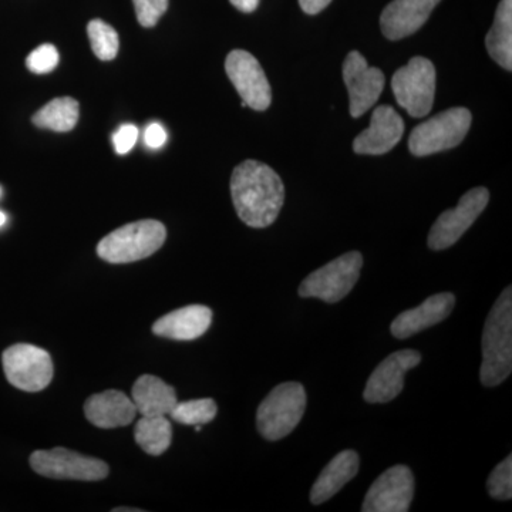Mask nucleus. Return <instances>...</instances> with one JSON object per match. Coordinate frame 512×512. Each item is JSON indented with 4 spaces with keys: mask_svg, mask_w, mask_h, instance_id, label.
<instances>
[{
    "mask_svg": "<svg viewBox=\"0 0 512 512\" xmlns=\"http://www.w3.org/2000/svg\"><path fill=\"white\" fill-rule=\"evenodd\" d=\"M217 413L218 407L214 400L197 399L175 404L170 416L174 421L185 426H204L211 423Z\"/></svg>",
    "mask_w": 512,
    "mask_h": 512,
    "instance_id": "a878e982",
    "label": "nucleus"
},
{
    "mask_svg": "<svg viewBox=\"0 0 512 512\" xmlns=\"http://www.w3.org/2000/svg\"><path fill=\"white\" fill-rule=\"evenodd\" d=\"M60 56L59 52L53 45H42L36 47L32 53L26 59V66L32 73L45 74L53 72L59 64Z\"/></svg>",
    "mask_w": 512,
    "mask_h": 512,
    "instance_id": "cd10ccee",
    "label": "nucleus"
},
{
    "mask_svg": "<svg viewBox=\"0 0 512 512\" xmlns=\"http://www.w3.org/2000/svg\"><path fill=\"white\" fill-rule=\"evenodd\" d=\"M441 0H393L380 16V29L389 40H400L416 33L429 20Z\"/></svg>",
    "mask_w": 512,
    "mask_h": 512,
    "instance_id": "dca6fc26",
    "label": "nucleus"
},
{
    "mask_svg": "<svg viewBox=\"0 0 512 512\" xmlns=\"http://www.w3.org/2000/svg\"><path fill=\"white\" fill-rule=\"evenodd\" d=\"M167 138V131L158 123H151L146 128V133H144V143L151 150H158V148L163 147L167 143Z\"/></svg>",
    "mask_w": 512,
    "mask_h": 512,
    "instance_id": "7c9ffc66",
    "label": "nucleus"
},
{
    "mask_svg": "<svg viewBox=\"0 0 512 512\" xmlns=\"http://www.w3.org/2000/svg\"><path fill=\"white\" fill-rule=\"evenodd\" d=\"M456 298L453 293H437L426 299L419 308L404 311L393 320L390 330L394 338L407 339L443 322L453 312Z\"/></svg>",
    "mask_w": 512,
    "mask_h": 512,
    "instance_id": "f3484780",
    "label": "nucleus"
},
{
    "mask_svg": "<svg viewBox=\"0 0 512 512\" xmlns=\"http://www.w3.org/2000/svg\"><path fill=\"white\" fill-rule=\"evenodd\" d=\"M225 72L242 99V107L264 111L271 106L272 92L264 69L251 53L234 50L225 60Z\"/></svg>",
    "mask_w": 512,
    "mask_h": 512,
    "instance_id": "9b49d317",
    "label": "nucleus"
},
{
    "mask_svg": "<svg viewBox=\"0 0 512 512\" xmlns=\"http://www.w3.org/2000/svg\"><path fill=\"white\" fill-rule=\"evenodd\" d=\"M343 80L348 87L350 114L353 119L363 116L379 100L384 89V74L370 67L362 53L350 52L343 63Z\"/></svg>",
    "mask_w": 512,
    "mask_h": 512,
    "instance_id": "f8f14e48",
    "label": "nucleus"
},
{
    "mask_svg": "<svg viewBox=\"0 0 512 512\" xmlns=\"http://www.w3.org/2000/svg\"><path fill=\"white\" fill-rule=\"evenodd\" d=\"M138 128L134 124H123L119 130L114 133V150L119 156H126L136 146L138 140Z\"/></svg>",
    "mask_w": 512,
    "mask_h": 512,
    "instance_id": "c756f323",
    "label": "nucleus"
},
{
    "mask_svg": "<svg viewBox=\"0 0 512 512\" xmlns=\"http://www.w3.org/2000/svg\"><path fill=\"white\" fill-rule=\"evenodd\" d=\"M143 510H138V508H114L113 512H141Z\"/></svg>",
    "mask_w": 512,
    "mask_h": 512,
    "instance_id": "72a5a7b5",
    "label": "nucleus"
},
{
    "mask_svg": "<svg viewBox=\"0 0 512 512\" xmlns=\"http://www.w3.org/2000/svg\"><path fill=\"white\" fill-rule=\"evenodd\" d=\"M332 0H299V6L308 15H318L323 9L328 8Z\"/></svg>",
    "mask_w": 512,
    "mask_h": 512,
    "instance_id": "2f4dec72",
    "label": "nucleus"
},
{
    "mask_svg": "<svg viewBox=\"0 0 512 512\" xmlns=\"http://www.w3.org/2000/svg\"><path fill=\"white\" fill-rule=\"evenodd\" d=\"M485 46L491 59L505 70L512 69V0H501L498 5L493 28L485 37Z\"/></svg>",
    "mask_w": 512,
    "mask_h": 512,
    "instance_id": "4be33fe9",
    "label": "nucleus"
},
{
    "mask_svg": "<svg viewBox=\"0 0 512 512\" xmlns=\"http://www.w3.org/2000/svg\"><path fill=\"white\" fill-rule=\"evenodd\" d=\"M421 355L416 350H399L383 360L370 375L363 397L367 403H389L404 389V376L419 366Z\"/></svg>",
    "mask_w": 512,
    "mask_h": 512,
    "instance_id": "4468645a",
    "label": "nucleus"
},
{
    "mask_svg": "<svg viewBox=\"0 0 512 512\" xmlns=\"http://www.w3.org/2000/svg\"><path fill=\"white\" fill-rule=\"evenodd\" d=\"M79 113L80 107L76 100L72 97H59L37 111L32 120L37 127L56 133H67L76 127Z\"/></svg>",
    "mask_w": 512,
    "mask_h": 512,
    "instance_id": "b1692460",
    "label": "nucleus"
},
{
    "mask_svg": "<svg viewBox=\"0 0 512 512\" xmlns=\"http://www.w3.org/2000/svg\"><path fill=\"white\" fill-rule=\"evenodd\" d=\"M488 493L494 500L507 501L512 497V457L505 458L490 474L487 481Z\"/></svg>",
    "mask_w": 512,
    "mask_h": 512,
    "instance_id": "bb28decb",
    "label": "nucleus"
},
{
    "mask_svg": "<svg viewBox=\"0 0 512 512\" xmlns=\"http://www.w3.org/2000/svg\"><path fill=\"white\" fill-rule=\"evenodd\" d=\"M392 90L397 103L410 117H426L436 97V67L426 57H413L393 74Z\"/></svg>",
    "mask_w": 512,
    "mask_h": 512,
    "instance_id": "423d86ee",
    "label": "nucleus"
},
{
    "mask_svg": "<svg viewBox=\"0 0 512 512\" xmlns=\"http://www.w3.org/2000/svg\"><path fill=\"white\" fill-rule=\"evenodd\" d=\"M359 473L356 451L345 450L323 468L311 490V503L320 505L339 493Z\"/></svg>",
    "mask_w": 512,
    "mask_h": 512,
    "instance_id": "aec40b11",
    "label": "nucleus"
},
{
    "mask_svg": "<svg viewBox=\"0 0 512 512\" xmlns=\"http://www.w3.org/2000/svg\"><path fill=\"white\" fill-rule=\"evenodd\" d=\"M131 400L140 416H170L178 403L174 387L153 375L138 377Z\"/></svg>",
    "mask_w": 512,
    "mask_h": 512,
    "instance_id": "412c9836",
    "label": "nucleus"
},
{
    "mask_svg": "<svg viewBox=\"0 0 512 512\" xmlns=\"http://www.w3.org/2000/svg\"><path fill=\"white\" fill-rule=\"evenodd\" d=\"M138 23L144 28H154L167 12L168 0H133Z\"/></svg>",
    "mask_w": 512,
    "mask_h": 512,
    "instance_id": "c85d7f7f",
    "label": "nucleus"
},
{
    "mask_svg": "<svg viewBox=\"0 0 512 512\" xmlns=\"http://www.w3.org/2000/svg\"><path fill=\"white\" fill-rule=\"evenodd\" d=\"M231 195L238 217L251 228L274 224L284 207L285 187L281 177L261 161L247 160L235 168Z\"/></svg>",
    "mask_w": 512,
    "mask_h": 512,
    "instance_id": "f257e3e1",
    "label": "nucleus"
},
{
    "mask_svg": "<svg viewBox=\"0 0 512 512\" xmlns=\"http://www.w3.org/2000/svg\"><path fill=\"white\" fill-rule=\"evenodd\" d=\"M471 119L470 110L464 107L436 114L414 128L409 138L410 151L413 156L426 157L460 146L470 130Z\"/></svg>",
    "mask_w": 512,
    "mask_h": 512,
    "instance_id": "39448f33",
    "label": "nucleus"
},
{
    "mask_svg": "<svg viewBox=\"0 0 512 512\" xmlns=\"http://www.w3.org/2000/svg\"><path fill=\"white\" fill-rule=\"evenodd\" d=\"M404 130L406 127L399 113L383 104L373 111L369 128L353 141V150L360 156H382L399 144Z\"/></svg>",
    "mask_w": 512,
    "mask_h": 512,
    "instance_id": "2eb2a0df",
    "label": "nucleus"
},
{
    "mask_svg": "<svg viewBox=\"0 0 512 512\" xmlns=\"http://www.w3.org/2000/svg\"><path fill=\"white\" fill-rule=\"evenodd\" d=\"M212 322V311L208 306L190 305L167 313L153 325L154 335L173 340L201 338Z\"/></svg>",
    "mask_w": 512,
    "mask_h": 512,
    "instance_id": "6ab92c4d",
    "label": "nucleus"
},
{
    "mask_svg": "<svg viewBox=\"0 0 512 512\" xmlns=\"http://www.w3.org/2000/svg\"><path fill=\"white\" fill-rule=\"evenodd\" d=\"M87 35L94 55L104 62H110L119 53V33L104 20L94 19L87 26Z\"/></svg>",
    "mask_w": 512,
    "mask_h": 512,
    "instance_id": "393cba45",
    "label": "nucleus"
},
{
    "mask_svg": "<svg viewBox=\"0 0 512 512\" xmlns=\"http://www.w3.org/2000/svg\"><path fill=\"white\" fill-rule=\"evenodd\" d=\"M0 195H2V190H0Z\"/></svg>",
    "mask_w": 512,
    "mask_h": 512,
    "instance_id": "c9c22d12",
    "label": "nucleus"
},
{
    "mask_svg": "<svg viewBox=\"0 0 512 512\" xmlns=\"http://www.w3.org/2000/svg\"><path fill=\"white\" fill-rule=\"evenodd\" d=\"M362 266L363 256L360 252L353 251L339 256L306 276L299 286V296L328 303L340 302L355 288Z\"/></svg>",
    "mask_w": 512,
    "mask_h": 512,
    "instance_id": "0eeeda50",
    "label": "nucleus"
},
{
    "mask_svg": "<svg viewBox=\"0 0 512 512\" xmlns=\"http://www.w3.org/2000/svg\"><path fill=\"white\" fill-rule=\"evenodd\" d=\"M30 467L39 476L53 480L101 481L109 477V466L99 458L83 456L67 448L37 450L30 456Z\"/></svg>",
    "mask_w": 512,
    "mask_h": 512,
    "instance_id": "1a4fd4ad",
    "label": "nucleus"
},
{
    "mask_svg": "<svg viewBox=\"0 0 512 512\" xmlns=\"http://www.w3.org/2000/svg\"><path fill=\"white\" fill-rule=\"evenodd\" d=\"M2 365L8 382L16 389L28 393L42 392L52 383L55 375V366L49 353L26 343L6 349Z\"/></svg>",
    "mask_w": 512,
    "mask_h": 512,
    "instance_id": "6e6552de",
    "label": "nucleus"
},
{
    "mask_svg": "<svg viewBox=\"0 0 512 512\" xmlns=\"http://www.w3.org/2000/svg\"><path fill=\"white\" fill-rule=\"evenodd\" d=\"M136 443L150 456H161L171 446L173 427L165 416H141L134 429Z\"/></svg>",
    "mask_w": 512,
    "mask_h": 512,
    "instance_id": "5701e85b",
    "label": "nucleus"
},
{
    "mask_svg": "<svg viewBox=\"0 0 512 512\" xmlns=\"http://www.w3.org/2000/svg\"><path fill=\"white\" fill-rule=\"evenodd\" d=\"M6 221H8V217H6L5 212L0 211V227H3V225L6 224Z\"/></svg>",
    "mask_w": 512,
    "mask_h": 512,
    "instance_id": "f704fd0d",
    "label": "nucleus"
},
{
    "mask_svg": "<svg viewBox=\"0 0 512 512\" xmlns=\"http://www.w3.org/2000/svg\"><path fill=\"white\" fill-rule=\"evenodd\" d=\"M490 201L487 188L477 187L466 192L453 210L444 211L430 229L429 247L433 251H443L466 234L468 228L483 214Z\"/></svg>",
    "mask_w": 512,
    "mask_h": 512,
    "instance_id": "9d476101",
    "label": "nucleus"
},
{
    "mask_svg": "<svg viewBox=\"0 0 512 512\" xmlns=\"http://www.w3.org/2000/svg\"><path fill=\"white\" fill-rule=\"evenodd\" d=\"M229 2H231V5L234 6V8H237L244 13L254 12L259 5V0H229Z\"/></svg>",
    "mask_w": 512,
    "mask_h": 512,
    "instance_id": "473e14b6",
    "label": "nucleus"
},
{
    "mask_svg": "<svg viewBox=\"0 0 512 512\" xmlns=\"http://www.w3.org/2000/svg\"><path fill=\"white\" fill-rule=\"evenodd\" d=\"M512 370V292L504 289L485 320L481 383L495 387L511 375Z\"/></svg>",
    "mask_w": 512,
    "mask_h": 512,
    "instance_id": "f03ea898",
    "label": "nucleus"
},
{
    "mask_svg": "<svg viewBox=\"0 0 512 512\" xmlns=\"http://www.w3.org/2000/svg\"><path fill=\"white\" fill-rule=\"evenodd\" d=\"M305 409L306 393L301 383L279 384L259 406L256 427L266 440L285 439L301 423Z\"/></svg>",
    "mask_w": 512,
    "mask_h": 512,
    "instance_id": "20e7f679",
    "label": "nucleus"
},
{
    "mask_svg": "<svg viewBox=\"0 0 512 512\" xmlns=\"http://www.w3.org/2000/svg\"><path fill=\"white\" fill-rule=\"evenodd\" d=\"M84 414L87 420L99 429H117L133 423L137 409L126 393L120 390H106L87 399Z\"/></svg>",
    "mask_w": 512,
    "mask_h": 512,
    "instance_id": "a211bd4d",
    "label": "nucleus"
},
{
    "mask_svg": "<svg viewBox=\"0 0 512 512\" xmlns=\"http://www.w3.org/2000/svg\"><path fill=\"white\" fill-rule=\"evenodd\" d=\"M414 495V477L406 466L384 471L367 491L363 512H407Z\"/></svg>",
    "mask_w": 512,
    "mask_h": 512,
    "instance_id": "ddd939ff",
    "label": "nucleus"
},
{
    "mask_svg": "<svg viewBox=\"0 0 512 512\" xmlns=\"http://www.w3.org/2000/svg\"><path fill=\"white\" fill-rule=\"evenodd\" d=\"M167 238L163 222H131L101 239L97 255L109 264H131L156 254Z\"/></svg>",
    "mask_w": 512,
    "mask_h": 512,
    "instance_id": "7ed1b4c3",
    "label": "nucleus"
}]
</instances>
